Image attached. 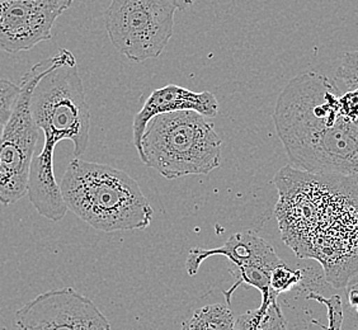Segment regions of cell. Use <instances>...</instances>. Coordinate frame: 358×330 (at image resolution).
I'll return each mask as SVG.
<instances>
[{
  "label": "cell",
  "instance_id": "cell-7",
  "mask_svg": "<svg viewBox=\"0 0 358 330\" xmlns=\"http://www.w3.org/2000/svg\"><path fill=\"white\" fill-rule=\"evenodd\" d=\"M174 0H110L104 13L113 48L134 62L157 59L174 31Z\"/></svg>",
  "mask_w": 358,
  "mask_h": 330
},
{
  "label": "cell",
  "instance_id": "cell-12",
  "mask_svg": "<svg viewBox=\"0 0 358 330\" xmlns=\"http://www.w3.org/2000/svg\"><path fill=\"white\" fill-rule=\"evenodd\" d=\"M182 330H235V317L230 305L211 303L196 310L182 324Z\"/></svg>",
  "mask_w": 358,
  "mask_h": 330
},
{
  "label": "cell",
  "instance_id": "cell-6",
  "mask_svg": "<svg viewBox=\"0 0 358 330\" xmlns=\"http://www.w3.org/2000/svg\"><path fill=\"white\" fill-rule=\"evenodd\" d=\"M71 51L60 48L59 52L37 62L22 78L21 93L13 115L0 138V203L10 206L28 192L31 165L35 158L40 129L34 121L29 101L36 84L50 70L60 65Z\"/></svg>",
  "mask_w": 358,
  "mask_h": 330
},
{
  "label": "cell",
  "instance_id": "cell-9",
  "mask_svg": "<svg viewBox=\"0 0 358 330\" xmlns=\"http://www.w3.org/2000/svg\"><path fill=\"white\" fill-rule=\"evenodd\" d=\"M13 330H110L108 319L73 287L51 289L15 313Z\"/></svg>",
  "mask_w": 358,
  "mask_h": 330
},
{
  "label": "cell",
  "instance_id": "cell-18",
  "mask_svg": "<svg viewBox=\"0 0 358 330\" xmlns=\"http://www.w3.org/2000/svg\"><path fill=\"white\" fill-rule=\"evenodd\" d=\"M179 10H185L187 8L192 7L197 0H174Z\"/></svg>",
  "mask_w": 358,
  "mask_h": 330
},
{
  "label": "cell",
  "instance_id": "cell-3",
  "mask_svg": "<svg viewBox=\"0 0 358 330\" xmlns=\"http://www.w3.org/2000/svg\"><path fill=\"white\" fill-rule=\"evenodd\" d=\"M29 107L35 124L43 132V146L31 165L27 194L37 213L57 222L69 210L54 173L56 145L69 140L79 158L90 144V106L73 52L36 84Z\"/></svg>",
  "mask_w": 358,
  "mask_h": 330
},
{
  "label": "cell",
  "instance_id": "cell-15",
  "mask_svg": "<svg viewBox=\"0 0 358 330\" xmlns=\"http://www.w3.org/2000/svg\"><path fill=\"white\" fill-rule=\"evenodd\" d=\"M21 93V87L0 78V138L13 115L14 107Z\"/></svg>",
  "mask_w": 358,
  "mask_h": 330
},
{
  "label": "cell",
  "instance_id": "cell-8",
  "mask_svg": "<svg viewBox=\"0 0 358 330\" xmlns=\"http://www.w3.org/2000/svg\"><path fill=\"white\" fill-rule=\"evenodd\" d=\"M214 255L227 258L229 272L235 280L230 289L224 291L227 305L231 306L233 294L241 285L258 289L262 295L261 303L269 305L277 303L278 295H275L271 289V275L273 269L282 264L283 261L269 243L253 231L245 230L230 236L220 248H192L186 259L187 273L197 275L201 264Z\"/></svg>",
  "mask_w": 358,
  "mask_h": 330
},
{
  "label": "cell",
  "instance_id": "cell-10",
  "mask_svg": "<svg viewBox=\"0 0 358 330\" xmlns=\"http://www.w3.org/2000/svg\"><path fill=\"white\" fill-rule=\"evenodd\" d=\"M73 0H0V50L28 51L52 37L57 18Z\"/></svg>",
  "mask_w": 358,
  "mask_h": 330
},
{
  "label": "cell",
  "instance_id": "cell-16",
  "mask_svg": "<svg viewBox=\"0 0 358 330\" xmlns=\"http://www.w3.org/2000/svg\"><path fill=\"white\" fill-rule=\"evenodd\" d=\"M303 272L301 269H291L282 263L275 267L271 275V289L275 295L280 296L303 282Z\"/></svg>",
  "mask_w": 358,
  "mask_h": 330
},
{
  "label": "cell",
  "instance_id": "cell-17",
  "mask_svg": "<svg viewBox=\"0 0 358 330\" xmlns=\"http://www.w3.org/2000/svg\"><path fill=\"white\" fill-rule=\"evenodd\" d=\"M339 102L342 116L352 122H358V88L343 92Z\"/></svg>",
  "mask_w": 358,
  "mask_h": 330
},
{
  "label": "cell",
  "instance_id": "cell-5",
  "mask_svg": "<svg viewBox=\"0 0 358 330\" xmlns=\"http://www.w3.org/2000/svg\"><path fill=\"white\" fill-rule=\"evenodd\" d=\"M222 140L214 124L193 110L152 118L145 130L138 158L164 178L207 175L221 164Z\"/></svg>",
  "mask_w": 358,
  "mask_h": 330
},
{
  "label": "cell",
  "instance_id": "cell-2",
  "mask_svg": "<svg viewBox=\"0 0 358 330\" xmlns=\"http://www.w3.org/2000/svg\"><path fill=\"white\" fill-rule=\"evenodd\" d=\"M341 94L334 80L309 71L278 96L273 122L295 169L358 177V122L342 116Z\"/></svg>",
  "mask_w": 358,
  "mask_h": 330
},
{
  "label": "cell",
  "instance_id": "cell-13",
  "mask_svg": "<svg viewBox=\"0 0 358 330\" xmlns=\"http://www.w3.org/2000/svg\"><path fill=\"white\" fill-rule=\"evenodd\" d=\"M235 330H287V320L278 303H261L235 319Z\"/></svg>",
  "mask_w": 358,
  "mask_h": 330
},
{
  "label": "cell",
  "instance_id": "cell-4",
  "mask_svg": "<svg viewBox=\"0 0 358 330\" xmlns=\"http://www.w3.org/2000/svg\"><path fill=\"white\" fill-rule=\"evenodd\" d=\"M60 188L68 210L99 231L145 230L152 224L150 202L122 169L73 159Z\"/></svg>",
  "mask_w": 358,
  "mask_h": 330
},
{
  "label": "cell",
  "instance_id": "cell-1",
  "mask_svg": "<svg viewBox=\"0 0 358 330\" xmlns=\"http://www.w3.org/2000/svg\"><path fill=\"white\" fill-rule=\"evenodd\" d=\"M282 241L322 264L333 287L358 275V177L319 175L285 166L275 179Z\"/></svg>",
  "mask_w": 358,
  "mask_h": 330
},
{
  "label": "cell",
  "instance_id": "cell-14",
  "mask_svg": "<svg viewBox=\"0 0 358 330\" xmlns=\"http://www.w3.org/2000/svg\"><path fill=\"white\" fill-rule=\"evenodd\" d=\"M334 82L343 93L358 88V48L347 52L338 66Z\"/></svg>",
  "mask_w": 358,
  "mask_h": 330
},
{
  "label": "cell",
  "instance_id": "cell-11",
  "mask_svg": "<svg viewBox=\"0 0 358 330\" xmlns=\"http://www.w3.org/2000/svg\"><path fill=\"white\" fill-rule=\"evenodd\" d=\"M178 110H193L205 117H216L220 104L211 92H193L176 84L154 90L134 118L132 140L138 154L141 152L145 130L152 118Z\"/></svg>",
  "mask_w": 358,
  "mask_h": 330
}]
</instances>
